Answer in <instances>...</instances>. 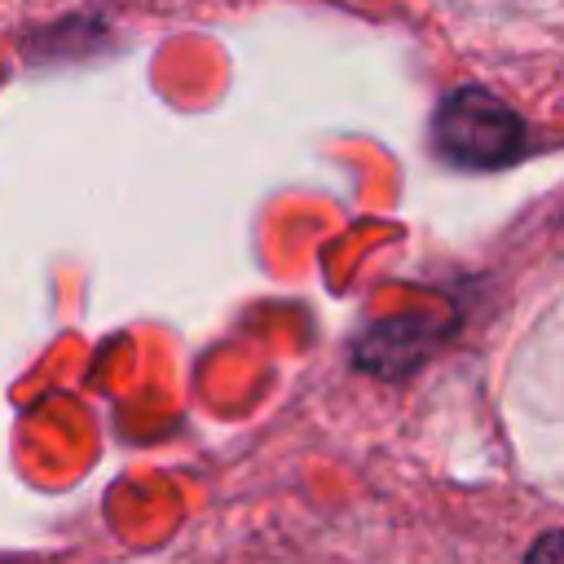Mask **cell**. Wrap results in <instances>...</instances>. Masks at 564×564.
Listing matches in <instances>:
<instances>
[{"mask_svg": "<svg viewBox=\"0 0 564 564\" xmlns=\"http://www.w3.org/2000/svg\"><path fill=\"white\" fill-rule=\"evenodd\" d=\"M436 150L458 167H502L524 150V123L485 88H454L436 110Z\"/></svg>", "mask_w": 564, "mask_h": 564, "instance_id": "1", "label": "cell"}]
</instances>
